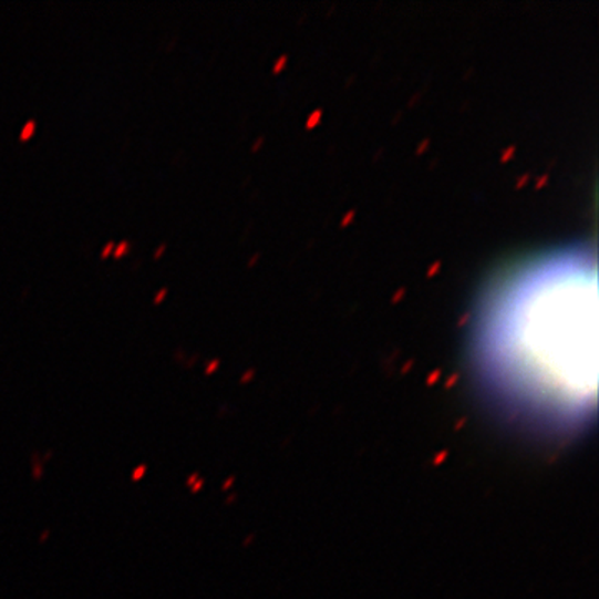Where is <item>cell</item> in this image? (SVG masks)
<instances>
[{"instance_id": "cell-3", "label": "cell", "mask_w": 599, "mask_h": 599, "mask_svg": "<svg viewBox=\"0 0 599 599\" xmlns=\"http://www.w3.org/2000/svg\"><path fill=\"white\" fill-rule=\"evenodd\" d=\"M128 248H131V244H128V241H122V244L118 245L117 248H115L114 257L121 258L122 255L127 254Z\"/></svg>"}, {"instance_id": "cell-1", "label": "cell", "mask_w": 599, "mask_h": 599, "mask_svg": "<svg viewBox=\"0 0 599 599\" xmlns=\"http://www.w3.org/2000/svg\"><path fill=\"white\" fill-rule=\"evenodd\" d=\"M479 386L543 435H571L595 413L598 257L568 241L523 258L486 287L469 326Z\"/></svg>"}, {"instance_id": "cell-6", "label": "cell", "mask_w": 599, "mask_h": 599, "mask_svg": "<svg viewBox=\"0 0 599 599\" xmlns=\"http://www.w3.org/2000/svg\"><path fill=\"white\" fill-rule=\"evenodd\" d=\"M165 245H161V247L157 248V250H155V254H154V257L155 258H161L162 257V254H164L165 251Z\"/></svg>"}, {"instance_id": "cell-4", "label": "cell", "mask_w": 599, "mask_h": 599, "mask_svg": "<svg viewBox=\"0 0 599 599\" xmlns=\"http://www.w3.org/2000/svg\"><path fill=\"white\" fill-rule=\"evenodd\" d=\"M168 293L167 288H162L161 291H158L157 297L154 298V303H161L162 300H164L165 295Z\"/></svg>"}, {"instance_id": "cell-5", "label": "cell", "mask_w": 599, "mask_h": 599, "mask_svg": "<svg viewBox=\"0 0 599 599\" xmlns=\"http://www.w3.org/2000/svg\"><path fill=\"white\" fill-rule=\"evenodd\" d=\"M115 244L114 241H111V244L107 245V247H104V250H102V258H107L109 255L112 254V250H114Z\"/></svg>"}, {"instance_id": "cell-2", "label": "cell", "mask_w": 599, "mask_h": 599, "mask_svg": "<svg viewBox=\"0 0 599 599\" xmlns=\"http://www.w3.org/2000/svg\"><path fill=\"white\" fill-rule=\"evenodd\" d=\"M35 128H38V122L29 121L28 124L24 125V128H22L19 138H21V141H28V138H31L32 134H34Z\"/></svg>"}]
</instances>
